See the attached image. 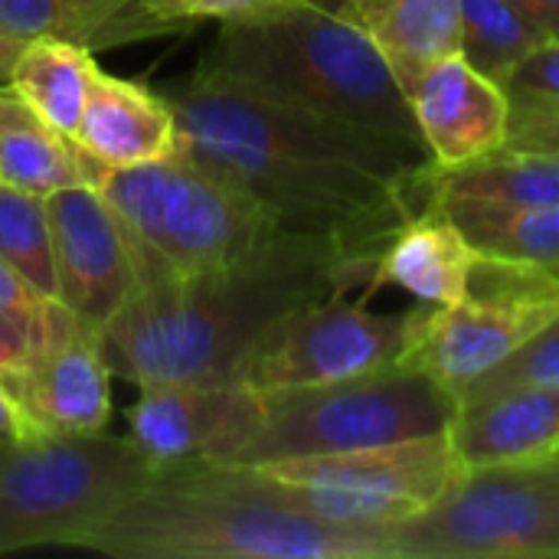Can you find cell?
Masks as SVG:
<instances>
[{
    "label": "cell",
    "mask_w": 559,
    "mask_h": 559,
    "mask_svg": "<svg viewBox=\"0 0 559 559\" xmlns=\"http://www.w3.org/2000/svg\"><path fill=\"white\" fill-rule=\"evenodd\" d=\"M167 102L180 147L252 193L292 233L377 255L426 203L432 160L423 144L197 79Z\"/></svg>",
    "instance_id": "6da1fadb"
},
{
    "label": "cell",
    "mask_w": 559,
    "mask_h": 559,
    "mask_svg": "<svg viewBox=\"0 0 559 559\" xmlns=\"http://www.w3.org/2000/svg\"><path fill=\"white\" fill-rule=\"evenodd\" d=\"M373 259L328 236L285 229L269 249L229 269L187 278L144 272L102 328L105 360L134 386L236 380L249 350L288 311L331 292L364 295Z\"/></svg>",
    "instance_id": "7a4b0ae2"
},
{
    "label": "cell",
    "mask_w": 559,
    "mask_h": 559,
    "mask_svg": "<svg viewBox=\"0 0 559 559\" xmlns=\"http://www.w3.org/2000/svg\"><path fill=\"white\" fill-rule=\"evenodd\" d=\"M79 550L115 559H396L390 527H350L292 504L259 468H160Z\"/></svg>",
    "instance_id": "3957f363"
},
{
    "label": "cell",
    "mask_w": 559,
    "mask_h": 559,
    "mask_svg": "<svg viewBox=\"0 0 559 559\" xmlns=\"http://www.w3.org/2000/svg\"><path fill=\"white\" fill-rule=\"evenodd\" d=\"M193 79L423 144L413 102L380 49L324 0L223 20Z\"/></svg>",
    "instance_id": "277c9868"
},
{
    "label": "cell",
    "mask_w": 559,
    "mask_h": 559,
    "mask_svg": "<svg viewBox=\"0 0 559 559\" xmlns=\"http://www.w3.org/2000/svg\"><path fill=\"white\" fill-rule=\"evenodd\" d=\"M95 187L124 219L141 275L187 278L229 269L285 233L269 206L180 144L160 160L102 170Z\"/></svg>",
    "instance_id": "5b68a950"
},
{
    "label": "cell",
    "mask_w": 559,
    "mask_h": 559,
    "mask_svg": "<svg viewBox=\"0 0 559 559\" xmlns=\"http://www.w3.org/2000/svg\"><path fill=\"white\" fill-rule=\"evenodd\" d=\"M459 400L432 377L386 367L367 377L255 393V409L219 465H272L432 436L452 426Z\"/></svg>",
    "instance_id": "8992f818"
},
{
    "label": "cell",
    "mask_w": 559,
    "mask_h": 559,
    "mask_svg": "<svg viewBox=\"0 0 559 559\" xmlns=\"http://www.w3.org/2000/svg\"><path fill=\"white\" fill-rule=\"evenodd\" d=\"M157 468L131 436L33 429L0 442V557L82 540L151 485Z\"/></svg>",
    "instance_id": "52a82bcc"
},
{
    "label": "cell",
    "mask_w": 559,
    "mask_h": 559,
    "mask_svg": "<svg viewBox=\"0 0 559 559\" xmlns=\"http://www.w3.org/2000/svg\"><path fill=\"white\" fill-rule=\"evenodd\" d=\"M559 318V272L481 259L468 295L455 305L406 311V341L396 367L419 370L459 403L468 390L527 347Z\"/></svg>",
    "instance_id": "ba28073f"
},
{
    "label": "cell",
    "mask_w": 559,
    "mask_h": 559,
    "mask_svg": "<svg viewBox=\"0 0 559 559\" xmlns=\"http://www.w3.org/2000/svg\"><path fill=\"white\" fill-rule=\"evenodd\" d=\"M390 537L396 559H559V459L462 472Z\"/></svg>",
    "instance_id": "9c48e42d"
},
{
    "label": "cell",
    "mask_w": 559,
    "mask_h": 559,
    "mask_svg": "<svg viewBox=\"0 0 559 559\" xmlns=\"http://www.w3.org/2000/svg\"><path fill=\"white\" fill-rule=\"evenodd\" d=\"M292 504L350 527H393L439 504L462 478L449 429L337 455L255 465Z\"/></svg>",
    "instance_id": "30bf717a"
},
{
    "label": "cell",
    "mask_w": 559,
    "mask_h": 559,
    "mask_svg": "<svg viewBox=\"0 0 559 559\" xmlns=\"http://www.w3.org/2000/svg\"><path fill=\"white\" fill-rule=\"evenodd\" d=\"M406 341V311L377 314L350 292L314 298L282 321L242 360L236 383L252 393L328 386L396 367Z\"/></svg>",
    "instance_id": "8fae6325"
},
{
    "label": "cell",
    "mask_w": 559,
    "mask_h": 559,
    "mask_svg": "<svg viewBox=\"0 0 559 559\" xmlns=\"http://www.w3.org/2000/svg\"><path fill=\"white\" fill-rule=\"evenodd\" d=\"M56 301L98 331L124 308L141 282V255L115 206L95 183L46 197Z\"/></svg>",
    "instance_id": "7c38bea8"
},
{
    "label": "cell",
    "mask_w": 559,
    "mask_h": 559,
    "mask_svg": "<svg viewBox=\"0 0 559 559\" xmlns=\"http://www.w3.org/2000/svg\"><path fill=\"white\" fill-rule=\"evenodd\" d=\"M111 367L102 334L56 305L23 373L7 380L33 429L102 436L111 416Z\"/></svg>",
    "instance_id": "4fadbf2b"
},
{
    "label": "cell",
    "mask_w": 559,
    "mask_h": 559,
    "mask_svg": "<svg viewBox=\"0 0 559 559\" xmlns=\"http://www.w3.org/2000/svg\"><path fill=\"white\" fill-rule=\"evenodd\" d=\"M128 413V436L160 468L183 462H216L249 426L255 393L236 380L147 383Z\"/></svg>",
    "instance_id": "5bb4252c"
},
{
    "label": "cell",
    "mask_w": 559,
    "mask_h": 559,
    "mask_svg": "<svg viewBox=\"0 0 559 559\" xmlns=\"http://www.w3.org/2000/svg\"><path fill=\"white\" fill-rule=\"evenodd\" d=\"M432 167H459L508 144L511 95L462 52L436 62L409 92Z\"/></svg>",
    "instance_id": "9a60e30c"
},
{
    "label": "cell",
    "mask_w": 559,
    "mask_h": 559,
    "mask_svg": "<svg viewBox=\"0 0 559 559\" xmlns=\"http://www.w3.org/2000/svg\"><path fill=\"white\" fill-rule=\"evenodd\" d=\"M449 436L462 472L559 459V383H524L465 400Z\"/></svg>",
    "instance_id": "2e32d148"
},
{
    "label": "cell",
    "mask_w": 559,
    "mask_h": 559,
    "mask_svg": "<svg viewBox=\"0 0 559 559\" xmlns=\"http://www.w3.org/2000/svg\"><path fill=\"white\" fill-rule=\"evenodd\" d=\"M481 259L485 255L472 246L452 213L436 197H426V203L409 213L377 252L360 298L370 301L377 288L396 285L423 305L445 308L468 295Z\"/></svg>",
    "instance_id": "e0dca14e"
},
{
    "label": "cell",
    "mask_w": 559,
    "mask_h": 559,
    "mask_svg": "<svg viewBox=\"0 0 559 559\" xmlns=\"http://www.w3.org/2000/svg\"><path fill=\"white\" fill-rule=\"evenodd\" d=\"M72 141L102 170H124L174 154L180 131L167 95L98 69Z\"/></svg>",
    "instance_id": "ac0fdd59"
},
{
    "label": "cell",
    "mask_w": 559,
    "mask_h": 559,
    "mask_svg": "<svg viewBox=\"0 0 559 559\" xmlns=\"http://www.w3.org/2000/svg\"><path fill=\"white\" fill-rule=\"evenodd\" d=\"M337 7L370 36L406 95L436 62L462 52L459 0H341Z\"/></svg>",
    "instance_id": "d6986e66"
},
{
    "label": "cell",
    "mask_w": 559,
    "mask_h": 559,
    "mask_svg": "<svg viewBox=\"0 0 559 559\" xmlns=\"http://www.w3.org/2000/svg\"><path fill=\"white\" fill-rule=\"evenodd\" d=\"M102 167L66 134L43 124L10 88L0 92V180L49 197L69 187L98 183Z\"/></svg>",
    "instance_id": "ffe728a7"
},
{
    "label": "cell",
    "mask_w": 559,
    "mask_h": 559,
    "mask_svg": "<svg viewBox=\"0 0 559 559\" xmlns=\"http://www.w3.org/2000/svg\"><path fill=\"white\" fill-rule=\"evenodd\" d=\"M95 75L98 62L88 46L69 39H29L7 75V88L43 124L75 138Z\"/></svg>",
    "instance_id": "44dd1931"
},
{
    "label": "cell",
    "mask_w": 559,
    "mask_h": 559,
    "mask_svg": "<svg viewBox=\"0 0 559 559\" xmlns=\"http://www.w3.org/2000/svg\"><path fill=\"white\" fill-rule=\"evenodd\" d=\"M426 197L488 203H559V154L498 147L459 167H432L423 177Z\"/></svg>",
    "instance_id": "7402d4cb"
},
{
    "label": "cell",
    "mask_w": 559,
    "mask_h": 559,
    "mask_svg": "<svg viewBox=\"0 0 559 559\" xmlns=\"http://www.w3.org/2000/svg\"><path fill=\"white\" fill-rule=\"evenodd\" d=\"M465 229L485 259L557 269L559 272V203H488L436 197Z\"/></svg>",
    "instance_id": "603a6c76"
},
{
    "label": "cell",
    "mask_w": 559,
    "mask_h": 559,
    "mask_svg": "<svg viewBox=\"0 0 559 559\" xmlns=\"http://www.w3.org/2000/svg\"><path fill=\"white\" fill-rule=\"evenodd\" d=\"M462 56L495 82H508L521 59L547 39L514 0H459Z\"/></svg>",
    "instance_id": "cb8c5ba5"
},
{
    "label": "cell",
    "mask_w": 559,
    "mask_h": 559,
    "mask_svg": "<svg viewBox=\"0 0 559 559\" xmlns=\"http://www.w3.org/2000/svg\"><path fill=\"white\" fill-rule=\"evenodd\" d=\"M0 259L26 278L33 292L56 301L52 236L46 216V197L16 190L0 180Z\"/></svg>",
    "instance_id": "d4e9b609"
},
{
    "label": "cell",
    "mask_w": 559,
    "mask_h": 559,
    "mask_svg": "<svg viewBox=\"0 0 559 559\" xmlns=\"http://www.w3.org/2000/svg\"><path fill=\"white\" fill-rule=\"evenodd\" d=\"M282 3H292V0H131L98 29L92 49L193 29L197 23H206V20L223 23V20L262 13Z\"/></svg>",
    "instance_id": "484cf974"
},
{
    "label": "cell",
    "mask_w": 559,
    "mask_h": 559,
    "mask_svg": "<svg viewBox=\"0 0 559 559\" xmlns=\"http://www.w3.org/2000/svg\"><path fill=\"white\" fill-rule=\"evenodd\" d=\"M0 33L29 39H69L88 46V29L72 0H0Z\"/></svg>",
    "instance_id": "4316f807"
},
{
    "label": "cell",
    "mask_w": 559,
    "mask_h": 559,
    "mask_svg": "<svg viewBox=\"0 0 559 559\" xmlns=\"http://www.w3.org/2000/svg\"><path fill=\"white\" fill-rule=\"evenodd\" d=\"M524 383H559V318L547 331H540L527 347H521L511 360H504L498 370L481 377L468 390L465 400L498 393V390H508V386H524Z\"/></svg>",
    "instance_id": "83f0119b"
},
{
    "label": "cell",
    "mask_w": 559,
    "mask_h": 559,
    "mask_svg": "<svg viewBox=\"0 0 559 559\" xmlns=\"http://www.w3.org/2000/svg\"><path fill=\"white\" fill-rule=\"evenodd\" d=\"M511 98L559 102V36L540 39L504 82Z\"/></svg>",
    "instance_id": "f1b7e54d"
},
{
    "label": "cell",
    "mask_w": 559,
    "mask_h": 559,
    "mask_svg": "<svg viewBox=\"0 0 559 559\" xmlns=\"http://www.w3.org/2000/svg\"><path fill=\"white\" fill-rule=\"evenodd\" d=\"M504 147L559 154V102L511 98V134Z\"/></svg>",
    "instance_id": "f546056e"
},
{
    "label": "cell",
    "mask_w": 559,
    "mask_h": 559,
    "mask_svg": "<svg viewBox=\"0 0 559 559\" xmlns=\"http://www.w3.org/2000/svg\"><path fill=\"white\" fill-rule=\"evenodd\" d=\"M56 305H59V301L43 298L39 292H33V288L26 285V278H20V275L0 259V311H7L10 318L20 321V328L29 334L33 347H36V341L43 337V331L49 328Z\"/></svg>",
    "instance_id": "4dcf8cb0"
},
{
    "label": "cell",
    "mask_w": 559,
    "mask_h": 559,
    "mask_svg": "<svg viewBox=\"0 0 559 559\" xmlns=\"http://www.w3.org/2000/svg\"><path fill=\"white\" fill-rule=\"evenodd\" d=\"M29 354H33L29 334L20 328L16 318L0 311V380L7 383L16 373H23V367L29 364Z\"/></svg>",
    "instance_id": "1f68e13d"
},
{
    "label": "cell",
    "mask_w": 559,
    "mask_h": 559,
    "mask_svg": "<svg viewBox=\"0 0 559 559\" xmlns=\"http://www.w3.org/2000/svg\"><path fill=\"white\" fill-rule=\"evenodd\" d=\"M26 432H33V426H29L23 406L16 403L13 390L0 380V442L16 439V436H26Z\"/></svg>",
    "instance_id": "d6a6232c"
},
{
    "label": "cell",
    "mask_w": 559,
    "mask_h": 559,
    "mask_svg": "<svg viewBox=\"0 0 559 559\" xmlns=\"http://www.w3.org/2000/svg\"><path fill=\"white\" fill-rule=\"evenodd\" d=\"M72 3H75V10H79V16H82L85 29H88V49H92L98 29H102L118 10H124L131 0H72Z\"/></svg>",
    "instance_id": "836d02e7"
},
{
    "label": "cell",
    "mask_w": 559,
    "mask_h": 559,
    "mask_svg": "<svg viewBox=\"0 0 559 559\" xmlns=\"http://www.w3.org/2000/svg\"><path fill=\"white\" fill-rule=\"evenodd\" d=\"M514 3L544 36H559V0H514Z\"/></svg>",
    "instance_id": "e575fe53"
},
{
    "label": "cell",
    "mask_w": 559,
    "mask_h": 559,
    "mask_svg": "<svg viewBox=\"0 0 559 559\" xmlns=\"http://www.w3.org/2000/svg\"><path fill=\"white\" fill-rule=\"evenodd\" d=\"M20 49H23V43H16V39H10V36L0 33V82H7V75H10Z\"/></svg>",
    "instance_id": "d590c367"
}]
</instances>
